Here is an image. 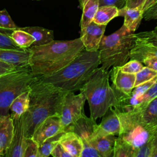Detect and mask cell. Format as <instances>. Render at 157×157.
<instances>
[{
  "instance_id": "1",
  "label": "cell",
  "mask_w": 157,
  "mask_h": 157,
  "mask_svg": "<svg viewBox=\"0 0 157 157\" xmlns=\"http://www.w3.org/2000/svg\"><path fill=\"white\" fill-rule=\"evenodd\" d=\"M31 55L29 65L37 75L52 74L70 63L83 49L80 39L55 40L40 46L29 48Z\"/></svg>"
},
{
  "instance_id": "2",
  "label": "cell",
  "mask_w": 157,
  "mask_h": 157,
  "mask_svg": "<svg viewBox=\"0 0 157 157\" xmlns=\"http://www.w3.org/2000/svg\"><path fill=\"white\" fill-rule=\"evenodd\" d=\"M67 92L45 82L40 77L33 83L29 90V106L26 112L28 137L45 118H59L64 98Z\"/></svg>"
},
{
  "instance_id": "3",
  "label": "cell",
  "mask_w": 157,
  "mask_h": 157,
  "mask_svg": "<svg viewBox=\"0 0 157 157\" xmlns=\"http://www.w3.org/2000/svg\"><path fill=\"white\" fill-rule=\"evenodd\" d=\"M101 64L99 51L83 49L70 63L56 72L40 76L45 82L66 92L80 91Z\"/></svg>"
},
{
  "instance_id": "4",
  "label": "cell",
  "mask_w": 157,
  "mask_h": 157,
  "mask_svg": "<svg viewBox=\"0 0 157 157\" xmlns=\"http://www.w3.org/2000/svg\"><path fill=\"white\" fill-rule=\"evenodd\" d=\"M110 71L98 67L80 90L87 100L90 117L101 118L110 107L117 104V95L109 83Z\"/></svg>"
},
{
  "instance_id": "5",
  "label": "cell",
  "mask_w": 157,
  "mask_h": 157,
  "mask_svg": "<svg viewBox=\"0 0 157 157\" xmlns=\"http://www.w3.org/2000/svg\"><path fill=\"white\" fill-rule=\"evenodd\" d=\"M134 34L123 25L115 33L102 37L98 48L102 68L108 70L112 66L120 67L130 59L135 44Z\"/></svg>"
},
{
  "instance_id": "6",
  "label": "cell",
  "mask_w": 157,
  "mask_h": 157,
  "mask_svg": "<svg viewBox=\"0 0 157 157\" xmlns=\"http://www.w3.org/2000/svg\"><path fill=\"white\" fill-rule=\"evenodd\" d=\"M40 75L34 74L28 66L17 67L15 70L0 77V116L9 113L12 101L22 93L28 91L31 85Z\"/></svg>"
},
{
  "instance_id": "7",
  "label": "cell",
  "mask_w": 157,
  "mask_h": 157,
  "mask_svg": "<svg viewBox=\"0 0 157 157\" xmlns=\"http://www.w3.org/2000/svg\"><path fill=\"white\" fill-rule=\"evenodd\" d=\"M117 113L121 126L118 137L130 144L135 149L139 148L150 140L153 129H150L144 125L139 120L136 111L126 113L117 112Z\"/></svg>"
},
{
  "instance_id": "8",
  "label": "cell",
  "mask_w": 157,
  "mask_h": 157,
  "mask_svg": "<svg viewBox=\"0 0 157 157\" xmlns=\"http://www.w3.org/2000/svg\"><path fill=\"white\" fill-rule=\"evenodd\" d=\"M86 98L80 92L75 94L74 92H67L63 100L59 121L62 129H65L84 114V104Z\"/></svg>"
},
{
  "instance_id": "9",
  "label": "cell",
  "mask_w": 157,
  "mask_h": 157,
  "mask_svg": "<svg viewBox=\"0 0 157 157\" xmlns=\"http://www.w3.org/2000/svg\"><path fill=\"white\" fill-rule=\"evenodd\" d=\"M13 134L11 144L5 157H23L26 140L28 137V125L26 113L14 118Z\"/></svg>"
},
{
  "instance_id": "10",
  "label": "cell",
  "mask_w": 157,
  "mask_h": 157,
  "mask_svg": "<svg viewBox=\"0 0 157 157\" xmlns=\"http://www.w3.org/2000/svg\"><path fill=\"white\" fill-rule=\"evenodd\" d=\"M107 25H99L92 21L85 28H81L80 39L87 51L98 50Z\"/></svg>"
},
{
  "instance_id": "11",
  "label": "cell",
  "mask_w": 157,
  "mask_h": 157,
  "mask_svg": "<svg viewBox=\"0 0 157 157\" xmlns=\"http://www.w3.org/2000/svg\"><path fill=\"white\" fill-rule=\"evenodd\" d=\"M63 132L59 118L50 117L45 118L37 126L31 137L40 145L48 138Z\"/></svg>"
},
{
  "instance_id": "12",
  "label": "cell",
  "mask_w": 157,
  "mask_h": 157,
  "mask_svg": "<svg viewBox=\"0 0 157 157\" xmlns=\"http://www.w3.org/2000/svg\"><path fill=\"white\" fill-rule=\"evenodd\" d=\"M96 121L91 117H88L84 113L74 123L68 126L64 132H73L82 140L90 142L99 127Z\"/></svg>"
},
{
  "instance_id": "13",
  "label": "cell",
  "mask_w": 157,
  "mask_h": 157,
  "mask_svg": "<svg viewBox=\"0 0 157 157\" xmlns=\"http://www.w3.org/2000/svg\"><path fill=\"white\" fill-rule=\"evenodd\" d=\"M110 78L113 88L117 91L125 94H130L134 87L136 74L121 71L119 67H113L110 71Z\"/></svg>"
},
{
  "instance_id": "14",
  "label": "cell",
  "mask_w": 157,
  "mask_h": 157,
  "mask_svg": "<svg viewBox=\"0 0 157 157\" xmlns=\"http://www.w3.org/2000/svg\"><path fill=\"white\" fill-rule=\"evenodd\" d=\"M115 139V136L107 133L98 127L89 142L99 151L102 157H110L113 156Z\"/></svg>"
},
{
  "instance_id": "15",
  "label": "cell",
  "mask_w": 157,
  "mask_h": 157,
  "mask_svg": "<svg viewBox=\"0 0 157 157\" xmlns=\"http://www.w3.org/2000/svg\"><path fill=\"white\" fill-rule=\"evenodd\" d=\"M13 122L10 113L0 116V156H4L13 138Z\"/></svg>"
},
{
  "instance_id": "16",
  "label": "cell",
  "mask_w": 157,
  "mask_h": 157,
  "mask_svg": "<svg viewBox=\"0 0 157 157\" xmlns=\"http://www.w3.org/2000/svg\"><path fill=\"white\" fill-rule=\"evenodd\" d=\"M30 55L29 48L15 50L0 48V60L17 67L28 66Z\"/></svg>"
},
{
  "instance_id": "17",
  "label": "cell",
  "mask_w": 157,
  "mask_h": 157,
  "mask_svg": "<svg viewBox=\"0 0 157 157\" xmlns=\"http://www.w3.org/2000/svg\"><path fill=\"white\" fill-rule=\"evenodd\" d=\"M59 143L72 157H80L83 143L80 137L74 132L71 131L63 132L59 139Z\"/></svg>"
},
{
  "instance_id": "18",
  "label": "cell",
  "mask_w": 157,
  "mask_h": 157,
  "mask_svg": "<svg viewBox=\"0 0 157 157\" xmlns=\"http://www.w3.org/2000/svg\"><path fill=\"white\" fill-rule=\"evenodd\" d=\"M136 112L139 120L144 125L153 129L157 126V97Z\"/></svg>"
},
{
  "instance_id": "19",
  "label": "cell",
  "mask_w": 157,
  "mask_h": 157,
  "mask_svg": "<svg viewBox=\"0 0 157 157\" xmlns=\"http://www.w3.org/2000/svg\"><path fill=\"white\" fill-rule=\"evenodd\" d=\"M144 11L139 8H128L124 6L119 9L118 16L124 17L123 25L131 31L134 32L143 18Z\"/></svg>"
},
{
  "instance_id": "20",
  "label": "cell",
  "mask_w": 157,
  "mask_h": 157,
  "mask_svg": "<svg viewBox=\"0 0 157 157\" xmlns=\"http://www.w3.org/2000/svg\"><path fill=\"white\" fill-rule=\"evenodd\" d=\"M102 121L99 127L107 133L118 136L120 132V121L118 115L113 107H110L102 117Z\"/></svg>"
},
{
  "instance_id": "21",
  "label": "cell",
  "mask_w": 157,
  "mask_h": 157,
  "mask_svg": "<svg viewBox=\"0 0 157 157\" xmlns=\"http://www.w3.org/2000/svg\"><path fill=\"white\" fill-rule=\"evenodd\" d=\"M19 28L29 33L34 37V42L31 47L45 45L54 40V34L52 30L39 26H27Z\"/></svg>"
},
{
  "instance_id": "22",
  "label": "cell",
  "mask_w": 157,
  "mask_h": 157,
  "mask_svg": "<svg viewBox=\"0 0 157 157\" xmlns=\"http://www.w3.org/2000/svg\"><path fill=\"white\" fill-rule=\"evenodd\" d=\"M83 13L80 20L81 28H85L93 20L99 7V0H78Z\"/></svg>"
},
{
  "instance_id": "23",
  "label": "cell",
  "mask_w": 157,
  "mask_h": 157,
  "mask_svg": "<svg viewBox=\"0 0 157 157\" xmlns=\"http://www.w3.org/2000/svg\"><path fill=\"white\" fill-rule=\"evenodd\" d=\"M29 106V91L22 93L15 98L10 105L11 117L12 118L21 116L28 111Z\"/></svg>"
},
{
  "instance_id": "24",
  "label": "cell",
  "mask_w": 157,
  "mask_h": 157,
  "mask_svg": "<svg viewBox=\"0 0 157 157\" xmlns=\"http://www.w3.org/2000/svg\"><path fill=\"white\" fill-rule=\"evenodd\" d=\"M119 9L112 6H99L93 18V21L99 25H107L115 17L118 16Z\"/></svg>"
},
{
  "instance_id": "25",
  "label": "cell",
  "mask_w": 157,
  "mask_h": 157,
  "mask_svg": "<svg viewBox=\"0 0 157 157\" xmlns=\"http://www.w3.org/2000/svg\"><path fill=\"white\" fill-rule=\"evenodd\" d=\"M149 56L157 57V47L135 42L131 51L130 59L142 62L144 58Z\"/></svg>"
},
{
  "instance_id": "26",
  "label": "cell",
  "mask_w": 157,
  "mask_h": 157,
  "mask_svg": "<svg viewBox=\"0 0 157 157\" xmlns=\"http://www.w3.org/2000/svg\"><path fill=\"white\" fill-rule=\"evenodd\" d=\"M135 148L130 144L118 136L113 147V157H134Z\"/></svg>"
},
{
  "instance_id": "27",
  "label": "cell",
  "mask_w": 157,
  "mask_h": 157,
  "mask_svg": "<svg viewBox=\"0 0 157 157\" xmlns=\"http://www.w3.org/2000/svg\"><path fill=\"white\" fill-rule=\"evenodd\" d=\"M11 37L15 43L23 49L31 47L34 42V37L29 33L20 29L19 27L12 31Z\"/></svg>"
},
{
  "instance_id": "28",
  "label": "cell",
  "mask_w": 157,
  "mask_h": 157,
  "mask_svg": "<svg viewBox=\"0 0 157 157\" xmlns=\"http://www.w3.org/2000/svg\"><path fill=\"white\" fill-rule=\"evenodd\" d=\"M63 132L58 133L54 136L49 137L41 144L39 147V157H48L50 156L53 148L59 143V139Z\"/></svg>"
},
{
  "instance_id": "29",
  "label": "cell",
  "mask_w": 157,
  "mask_h": 157,
  "mask_svg": "<svg viewBox=\"0 0 157 157\" xmlns=\"http://www.w3.org/2000/svg\"><path fill=\"white\" fill-rule=\"evenodd\" d=\"M14 29L0 28V48L7 50H23L13 40L11 34Z\"/></svg>"
},
{
  "instance_id": "30",
  "label": "cell",
  "mask_w": 157,
  "mask_h": 157,
  "mask_svg": "<svg viewBox=\"0 0 157 157\" xmlns=\"http://www.w3.org/2000/svg\"><path fill=\"white\" fill-rule=\"evenodd\" d=\"M134 36L135 42L157 47V29L140 32Z\"/></svg>"
},
{
  "instance_id": "31",
  "label": "cell",
  "mask_w": 157,
  "mask_h": 157,
  "mask_svg": "<svg viewBox=\"0 0 157 157\" xmlns=\"http://www.w3.org/2000/svg\"><path fill=\"white\" fill-rule=\"evenodd\" d=\"M156 75L157 72L150 69L147 66H144L140 71L136 74L134 87L153 78Z\"/></svg>"
},
{
  "instance_id": "32",
  "label": "cell",
  "mask_w": 157,
  "mask_h": 157,
  "mask_svg": "<svg viewBox=\"0 0 157 157\" xmlns=\"http://www.w3.org/2000/svg\"><path fill=\"white\" fill-rule=\"evenodd\" d=\"M39 147L32 137H28L23 157H39Z\"/></svg>"
},
{
  "instance_id": "33",
  "label": "cell",
  "mask_w": 157,
  "mask_h": 157,
  "mask_svg": "<svg viewBox=\"0 0 157 157\" xmlns=\"http://www.w3.org/2000/svg\"><path fill=\"white\" fill-rule=\"evenodd\" d=\"M156 80H157V75L153 77V78L134 87L130 94L135 98H138L142 96L156 82Z\"/></svg>"
},
{
  "instance_id": "34",
  "label": "cell",
  "mask_w": 157,
  "mask_h": 157,
  "mask_svg": "<svg viewBox=\"0 0 157 157\" xmlns=\"http://www.w3.org/2000/svg\"><path fill=\"white\" fill-rule=\"evenodd\" d=\"M144 67V66L141 62L136 59H131L129 61H127L125 64L119 67L120 70L124 72L136 74Z\"/></svg>"
},
{
  "instance_id": "35",
  "label": "cell",
  "mask_w": 157,
  "mask_h": 157,
  "mask_svg": "<svg viewBox=\"0 0 157 157\" xmlns=\"http://www.w3.org/2000/svg\"><path fill=\"white\" fill-rule=\"evenodd\" d=\"M0 28L9 29H15L18 28L6 9L0 10Z\"/></svg>"
},
{
  "instance_id": "36",
  "label": "cell",
  "mask_w": 157,
  "mask_h": 157,
  "mask_svg": "<svg viewBox=\"0 0 157 157\" xmlns=\"http://www.w3.org/2000/svg\"><path fill=\"white\" fill-rule=\"evenodd\" d=\"M83 148L80 157H102L99 151L88 141L82 140Z\"/></svg>"
},
{
  "instance_id": "37",
  "label": "cell",
  "mask_w": 157,
  "mask_h": 157,
  "mask_svg": "<svg viewBox=\"0 0 157 157\" xmlns=\"http://www.w3.org/2000/svg\"><path fill=\"white\" fill-rule=\"evenodd\" d=\"M153 145L150 139L146 144L135 150L134 157H151Z\"/></svg>"
},
{
  "instance_id": "38",
  "label": "cell",
  "mask_w": 157,
  "mask_h": 157,
  "mask_svg": "<svg viewBox=\"0 0 157 157\" xmlns=\"http://www.w3.org/2000/svg\"><path fill=\"white\" fill-rule=\"evenodd\" d=\"M156 97H157V80L145 93L138 98L141 102L148 103Z\"/></svg>"
},
{
  "instance_id": "39",
  "label": "cell",
  "mask_w": 157,
  "mask_h": 157,
  "mask_svg": "<svg viewBox=\"0 0 157 157\" xmlns=\"http://www.w3.org/2000/svg\"><path fill=\"white\" fill-rule=\"evenodd\" d=\"M143 18L147 21L157 20V2L144 12ZM155 29H157V25Z\"/></svg>"
},
{
  "instance_id": "40",
  "label": "cell",
  "mask_w": 157,
  "mask_h": 157,
  "mask_svg": "<svg viewBox=\"0 0 157 157\" xmlns=\"http://www.w3.org/2000/svg\"><path fill=\"white\" fill-rule=\"evenodd\" d=\"M126 0H99V7L104 6H112L120 9L126 5Z\"/></svg>"
},
{
  "instance_id": "41",
  "label": "cell",
  "mask_w": 157,
  "mask_h": 157,
  "mask_svg": "<svg viewBox=\"0 0 157 157\" xmlns=\"http://www.w3.org/2000/svg\"><path fill=\"white\" fill-rule=\"evenodd\" d=\"M51 155L53 157H72L59 143H58L53 148Z\"/></svg>"
},
{
  "instance_id": "42",
  "label": "cell",
  "mask_w": 157,
  "mask_h": 157,
  "mask_svg": "<svg viewBox=\"0 0 157 157\" xmlns=\"http://www.w3.org/2000/svg\"><path fill=\"white\" fill-rule=\"evenodd\" d=\"M17 67H18L0 60V77L15 70Z\"/></svg>"
},
{
  "instance_id": "43",
  "label": "cell",
  "mask_w": 157,
  "mask_h": 157,
  "mask_svg": "<svg viewBox=\"0 0 157 157\" xmlns=\"http://www.w3.org/2000/svg\"><path fill=\"white\" fill-rule=\"evenodd\" d=\"M142 63L145 64V66L149 67L150 69L157 72V57L149 56L144 58Z\"/></svg>"
},
{
  "instance_id": "44",
  "label": "cell",
  "mask_w": 157,
  "mask_h": 157,
  "mask_svg": "<svg viewBox=\"0 0 157 157\" xmlns=\"http://www.w3.org/2000/svg\"><path fill=\"white\" fill-rule=\"evenodd\" d=\"M145 0H126L125 6L128 8H139L142 10V7Z\"/></svg>"
},
{
  "instance_id": "45",
  "label": "cell",
  "mask_w": 157,
  "mask_h": 157,
  "mask_svg": "<svg viewBox=\"0 0 157 157\" xmlns=\"http://www.w3.org/2000/svg\"><path fill=\"white\" fill-rule=\"evenodd\" d=\"M153 147H157V126L153 128L152 136L150 139Z\"/></svg>"
},
{
  "instance_id": "46",
  "label": "cell",
  "mask_w": 157,
  "mask_h": 157,
  "mask_svg": "<svg viewBox=\"0 0 157 157\" xmlns=\"http://www.w3.org/2000/svg\"><path fill=\"white\" fill-rule=\"evenodd\" d=\"M157 2V0H145L144 4L142 7V10L144 12L145 10L154 5Z\"/></svg>"
},
{
  "instance_id": "47",
  "label": "cell",
  "mask_w": 157,
  "mask_h": 157,
  "mask_svg": "<svg viewBox=\"0 0 157 157\" xmlns=\"http://www.w3.org/2000/svg\"><path fill=\"white\" fill-rule=\"evenodd\" d=\"M151 157H157V147H153V150H152Z\"/></svg>"
},
{
  "instance_id": "48",
  "label": "cell",
  "mask_w": 157,
  "mask_h": 157,
  "mask_svg": "<svg viewBox=\"0 0 157 157\" xmlns=\"http://www.w3.org/2000/svg\"><path fill=\"white\" fill-rule=\"evenodd\" d=\"M37 1H39V0H37Z\"/></svg>"
}]
</instances>
